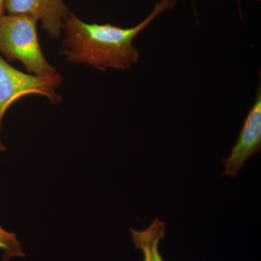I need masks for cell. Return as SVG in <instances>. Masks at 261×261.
Wrapping results in <instances>:
<instances>
[{"label":"cell","instance_id":"7a4b0ae2","mask_svg":"<svg viewBox=\"0 0 261 261\" xmlns=\"http://www.w3.org/2000/svg\"><path fill=\"white\" fill-rule=\"evenodd\" d=\"M37 23L28 15H5L0 19V53L9 62L20 61L31 74H54L57 70L41 49Z\"/></svg>","mask_w":261,"mask_h":261},{"label":"cell","instance_id":"ba28073f","mask_svg":"<svg viewBox=\"0 0 261 261\" xmlns=\"http://www.w3.org/2000/svg\"><path fill=\"white\" fill-rule=\"evenodd\" d=\"M5 0H0V19L5 15Z\"/></svg>","mask_w":261,"mask_h":261},{"label":"cell","instance_id":"5b68a950","mask_svg":"<svg viewBox=\"0 0 261 261\" xmlns=\"http://www.w3.org/2000/svg\"><path fill=\"white\" fill-rule=\"evenodd\" d=\"M5 9L8 14L28 15L40 21L51 39L61 37L70 13L63 0H5Z\"/></svg>","mask_w":261,"mask_h":261},{"label":"cell","instance_id":"52a82bcc","mask_svg":"<svg viewBox=\"0 0 261 261\" xmlns=\"http://www.w3.org/2000/svg\"><path fill=\"white\" fill-rule=\"evenodd\" d=\"M0 250L3 252V261H9L13 257H24L23 247L17 240L15 233L9 232L0 226Z\"/></svg>","mask_w":261,"mask_h":261},{"label":"cell","instance_id":"6da1fadb","mask_svg":"<svg viewBox=\"0 0 261 261\" xmlns=\"http://www.w3.org/2000/svg\"><path fill=\"white\" fill-rule=\"evenodd\" d=\"M176 4L177 0H160L142 22L130 28L86 23L70 12L63 24L61 54L70 63L87 64L100 71L108 68L130 69L140 58L134 39L154 19L173 9Z\"/></svg>","mask_w":261,"mask_h":261},{"label":"cell","instance_id":"9c48e42d","mask_svg":"<svg viewBox=\"0 0 261 261\" xmlns=\"http://www.w3.org/2000/svg\"><path fill=\"white\" fill-rule=\"evenodd\" d=\"M6 149V147H5V145L0 142V152H3V151H5Z\"/></svg>","mask_w":261,"mask_h":261},{"label":"cell","instance_id":"30bf717a","mask_svg":"<svg viewBox=\"0 0 261 261\" xmlns=\"http://www.w3.org/2000/svg\"><path fill=\"white\" fill-rule=\"evenodd\" d=\"M192 3H193V5H194V2H195V0H192ZM237 1H238V5H239V8H240V10H241V9H240V0H237Z\"/></svg>","mask_w":261,"mask_h":261},{"label":"cell","instance_id":"8992f818","mask_svg":"<svg viewBox=\"0 0 261 261\" xmlns=\"http://www.w3.org/2000/svg\"><path fill=\"white\" fill-rule=\"evenodd\" d=\"M166 224L156 218L149 226L142 231L130 228L132 242L143 255V261H165L159 245L165 238Z\"/></svg>","mask_w":261,"mask_h":261},{"label":"cell","instance_id":"277c9868","mask_svg":"<svg viewBox=\"0 0 261 261\" xmlns=\"http://www.w3.org/2000/svg\"><path fill=\"white\" fill-rule=\"evenodd\" d=\"M261 149V88H257L255 102L244 121L243 128L228 159L223 160L224 175L237 176L244 163Z\"/></svg>","mask_w":261,"mask_h":261},{"label":"cell","instance_id":"3957f363","mask_svg":"<svg viewBox=\"0 0 261 261\" xmlns=\"http://www.w3.org/2000/svg\"><path fill=\"white\" fill-rule=\"evenodd\" d=\"M59 73L46 75L25 73L12 66L0 56V133L3 118L8 108L25 96H44L51 105H59L62 97L57 89L63 83Z\"/></svg>","mask_w":261,"mask_h":261}]
</instances>
